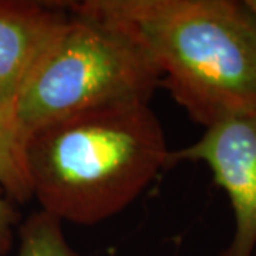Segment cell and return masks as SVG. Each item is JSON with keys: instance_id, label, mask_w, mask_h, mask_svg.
I'll return each mask as SVG.
<instances>
[{"instance_id": "4", "label": "cell", "mask_w": 256, "mask_h": 256, "mask_svg": "<svg viewBox=\"0 0 256 256\" xmlns=\"http://www.w3.org/2000/svg\"><path fill=\"white\" fill-rule=\"evenodd\" d=\"M182 161L208 165L228 194L235 230L220 256H254L256 252V110L206 128L195 144L171 151L168 166Z\"/></svg>"}, {"instance_id": "3", "label": "cell", "mask_w": 256, "mask_h": 256, "mask_svg": "<svg viewBox=\"0 0 256 256\" xmlns=\"http://www.w3.org/2000/svg\"><path fill=\"white\" fill-rule=\"evenodd\" d=\"M67 16L47 40L20 90L13 116L28 138L84 111L122 102H150L161 74L127 30L66 3Z\"/></svg>"}, {"instance_id": "5", "label": "cell", "mask_w": 256, "mask_h": 256, "mask_svg": "<svg viewBox=\"0 0 256 256\" xmlns=\"http://www.w3.org/2000/svg\"><path fill=\"white\" fill-rule=\"evenodd\" d=\"M66 16L64 2L0 0V111L13 116L32 66Z\"/></svg>"}, {"instance_id": "7", "label": "cell", "mask_w": 256, "mask_h": 256, "mask_svg": "<svg viewBox=\"0 0 256 256\" xmlns=\"http://www.w3.org/2000/svg\"><path fill=\"white\" fill-rule=\"evenodd\" d=\"M18 256H82L63 232V222L40 210L18 226Z\"/></svg>"}, {"instance_id": "9", "label": "cell", "mask_w": 256, "mask_h": 256, "mask_svg": "<svg viewBox=\"0 0 256 256\" xmlns=\"http://www.w3.org/2000/svg\"><path fill=\"white\" fill-rule=\"evenodd\" d=\"M246 2H248V4L250 6V9L254 10L256 14V0H246Z\"/></svg>"}, {"instance_id": "8", "label": "cell", "mask_w": 256, "mask_h": 256, "mask_svg": "<svg viewBox=\"0 0 256 256\" xmlns=\"http://www.w3.org/2000/svg\"><path fill=\"white\" fill-rule=\"evenodd\" d=\"M20 224L16 204L0 188V256H6L14 244V234Z\"/></svg>"}, {"instance_id": "1", "label": "cell", "mask_w": 256, "mask_h": 256, "mask_svg": "<svg viewBox=\"0 0 256 256\" xmlns=\"http://www.w3.org/2000/svg\"><path fill=\"white\" fill-rule=\"evenodd\" d=\"M127 30L190 118L210 128L256 110V14L246 0H86Z\"/></svg>"}, {"instance_id": "2", "label": "cell", "mask_w": 256, "mask_h": 256, "mask_svg": "<svg viewBox=\"0 0 256 256\" xmlns=\"http://www.w3.org/2000/svg\"><path fill=\"white\" fill-rule=\"evenodd\" d=\"M150 102L112 104L56 121L26 141L33 198L62 222L97 225L128 208L168 166Z\"/></svg>"}, {"instance_id": "10", "label": "cell", "mask_w": 256, "mask_h": 256, "mask_svg": "<svg viewBox=\"0 0 256 256\" xmlns=\"http://www.w3.org/2000/svg\"><path fill=\"white\" fill-rule=\"evenodd\" d=\"M255 255H256V252H255Z\"/></svg>"}, {"instance_id": "6", "label": "cell", "mask_w": 256, "mask_h": 256, "mask_svg": "<svg viewBox=\"0 0 256 256\" xmlns=\"http://www.w3.org/2000/svg\"><path fill=\"white\" fill-rule=\"evenodd\" d=\"M0 188L14 204L33 200L26 166V138L14 117L3 111H0Z\"/></svg>"}]
</instances>
